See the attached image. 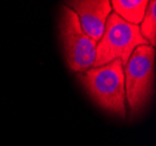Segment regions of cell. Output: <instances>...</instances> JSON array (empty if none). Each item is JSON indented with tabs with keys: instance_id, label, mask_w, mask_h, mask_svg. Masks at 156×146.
Here are the masks:
<instances>
[{
	"instance_id": "5b68a950",
	"label": "cell",
	"mask_w": 156,
	"mask_h": 146,
	"mask_svg": "<svg viewBox=\"0 0 156 146\" xmlns=\"http://www.w3.org/2000/svg\"><path fill=\"white\" fill-rule=\"evenodd\" d=\"M73 13L77 15L79 25L91 40L101 39L105 31L107 18L112 13L111 1L108 0H75L65 2Z\"/></svg>"
},
{
	"instance_id": "52a82bcc",
	"label": "cell",
	"mask_w": 156,
	"mask_h": 146,
	"mask_svg": "<svg viewBox=\"0 0 156 146\" xmlns=\"http://www.w3.org/2000/svg\"><path fill=\"white\" fill-rule=\"evenodd\" d=\"M140 33L142 38L151 47L155 48L156 45V1L151 0L148 4L146 14L141 24L139 25Z\"/></svg>"
},
{
	"instance_id": "6da1fadb",
	"label": "cell",
	"mask_w": 156,
	"mask_h": 146,
	"mask_svg": "<svg viewBox=\"0 0 156 146\" xmlns=\"http://www.w3.org/2000/svg\"><path fill=\"white\" fill-rule=\"evenodd\" d=\"M78 81L92 100L105 111L125 118L127 115L124 66L115 60L78 74Z\"/></svg>"
},
{
	"instance_id": "7a4b0ae2",
	"label": "cell",
	"mask_w": 156,
	"mask_h": 146,
	"mask_svg": "<svg viewBox=\"0 0 156 146\" xmlns=\"http://www.w3.org/2000/svg\"><path fill=\"white\" fill-rule=\"evenodd\" d=\"M155 48L150 45L134 49L124 66L126 106L132 117H136L144 110L154 90Z\"/></svg>"
},
{
	"instance_id": "8992f818",
	"label": "cell",
	"mask_w": 156,
	"mask_h": 146,
	"mask_svg": "<svg viewBox=\"0 0 156 146\" xmlns=\"http://www.w3.org/2000/svg\"><path fill=\"white\" fill-rule=\"evenodd\" d=\"M148 0H112V12L130 25L139 26L146 14Z\"/></svg>"
},
{
	"instance_id": "3957f363",
	"label": "cell",
	"mask_w": 156,
	"mask_h": 146,
	"mask_svg": "<svg viewBox=\"0 0 156 146\" xmlns=\"http://www.w3.org/2000/svg\"><path fill=\"white\" fill-rule=\"evenodd\" d=\"M143 45L149 43L142 38L139 26L130 25L112 12L107 18L103 36L97 42L93 67L105 66L115 60H120L125 66L134 49Z\"/></svg>"
},
{
	"instance_id": "277c9868",
	"label": "cell",
	"mask_w": 156,
	"mask_h": 146,
	"mask_svg": "<svg viewBox=\"0 0 156 146\" xmlns=\"http://www.w3.org/2000/svg\"><path fill=\"white\" fill-rule=\"evenodd\" d=\"M58 27L69 69L78 74L91 69L96 60L97 42L83 32L77 15L65 5L61 7Z\"/></svg>"
}]
</instances>
